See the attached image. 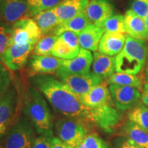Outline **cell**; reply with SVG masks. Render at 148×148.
Here are the masks:
<instances>
[{
    "label": "cell",
    "instance_id": "obj_1",
    "mask_svg": "<svg viewBox=\"0 0 148 148\" xmlns=\"http://www.w3.org/2000/svg\"><path fill=\"white\" fill-rule=\"evenodd\" d=\"M29 82L47 99L56 112L86 124L90 123V108L85 106L80 97L58 78L48 74H38L29 77Z\"/></svg>",
    "mask_w": 148,
    "mask_h": 148
},
{
    "label": "cell",
    "instance_id": "obj_2",
    "mask_svg": "<svg viewBox=\"0 0 148 148\" xmlns=\"http://www.w3.org/2000/svg\"><path fill=\"white\" fill-rule=\"evenodd\" d=\"M22 110L24 116L32 122L38 134L52 130V114L47 101L40 92L31 86L22 96Z\"/></svg>",
    "mask_w": 148,
    "mask_h": 148
},
{
    "label": "cell",
    "instance_id": "obj_3",
    "mask_svg": "<svg viewBox=\"0 0 148 148\" xmlns=\"http://www.w3.org/2000/svg\"><path fill=\"white\" fill-rule=\"evenodd\" d=\"M122 51L115 57V71L136 75L145 65L147 58V48L145 40L136 39L129 35Z\"/></svg>",
    "mask_w": 148,
    "mask_h": 148
},
{
    "label": "cell",
    "instance_id": "obj_4",
    "mask_svg": "<svg viewBox=\"0 0 148 148\" xmlns=\"http://www.w3.org/2000/svg\"><path fill=\"white\" fill-rule=\"evenodd\" d=\"M22 96L16 84L10 86L0 97V138L5 135L18 121L22 110Z\"/></svg>",
    "mask_w": 148,
    "mask_h": 148
},
{
    "label": "cell",
    "instance_id": "obj_5",
    "mask_svg": "<svg viewBox=\"0 0 148 148\" xmlns=\"http://www.w3.org/2000/svg\"><path fill=\"white\" fill-rule=\"evenodd\" d=\"M55 129L58 138L73 148L82 143L88 131L84 122L66 116L56 120Z\"/></svg>",
    "mask_w": 148,
    "mask_h": 148
},
{
    "label": "cell",
    "instance_id": "obj_6",
    "mask_svg": "<svg viewBox=\"0 0 148 148\" xmlns=\"http://www.w3.org/2000/svg\"><path fill=\"white\" fill-rule=\"evenodd\" d=\"M36 129L25 116H21L8 131L4 148H32Z\"/></svg>",
    "mask_w": 148,
    "mask_h": 148
},
{
    "label": "cell",
    "instance_id": "obj_7",
    "mask_svg": "<svg viewBox=\"0 0 148 148\" xmlns=\"http://www.w3.org/2000/svg\"><path fill=\"white\" fill-rule=\"evenodd\" d=\"M121 110L114 107V102L90 108V123L102 130L105 132H114L122 119Z\"/></svg>",
    "mask_w": 148,
    "mask_h": 148
},
{
    "label": "cell",
    "instance_id": "obj_8",
    "mask_svg": "<svg viewBox=\"0 0 148 148\" xmlns=\"http://www.w3.org/2000/svg\"><path fill=\"white\" fill-rule=\"evenodd\" d=\"M57 77L74 93L82 96L95 85L103 82V78L95 74H77L66 71L60 68L55 74Z\"/></svg>",
    "mask_w": 148,
    "mask_h": 148
},
{
    "label": "cell",
    "instance_id": "obj_9",
    "mask_svg": "<svg viewBox=\"0 0 148 148\" xmlns=\"http://www.w3.org/2000/svg\"><path fill=\"white\" fill-rule=\"evenodd\" d=\"M41 37V32L34 18H21L12 24L9 45L28 43L35 45Z\"/></svg>",
    "mask_w": 148,
    "mask_h": 148
},
{
    "label": "cell",
    "instance_id": "obj_10",
    "mask_svg": "<svg viewBox=\"0 0 148 148\" xmlns=\"http://www.w3.org/2000/svg\"><path fill=\"white\" fill-rule=\"evenodd\" d=\"M109 90L114 106L121 111L134 108L141 98L139 90L132 86L110 84Z\"/></svg>",
    "mask_w": 148,
    "mask_h": 148
},
{
    "label": "cell",
    "instance_id": "obj_11",
    "mask_svg": "<svg viewBox=\"0 0 148 148\" xmlns=\"http://www.w3.org/2000/svg\"><path fill=\"white\" fill-rule=\"evenodd\" d=\"M80 49L78 35L66 31L58 36L51 56L62 59L73 58L78 54Z\"/></svg>",
    "mask_w": 148,
    "mask_h": 148
},
{
    "label": "cell",
    "instance_id": "obj_12",
    "mask_svg": "<svg viewBox=\"0 0 148 148\" xmlns=\"http://www.w3.org/2000/svg\"><path fill=\"white\" fill-rule=\"evenodd\" d=\"M35 45H10L3 53L1 61L11 71L21 69L25 65L32 52Z\"/></svg>",
    "mask_w": 148,
    "mask_h": 148
},
{
    "label": "cell",
    "instance_id": "obj_13",
    "mask_svg": "<svg viewBox=\"0 0 148 148\" xmlns=\"http://www.w3.org/2000/svg\"><path fill=\"white\" fill-rule=\"evenodd\" d=\"M62 58L53 56L32 54L27 60L29 77L38 74H56L62 65Z\"/></svg>",
    "mask_w": 148,
    "mask_h": 148
},
{
    "label": "cell",
    "instance_id": "obj_14",
    "mask_svg": "<svg viewBox=\"0 0 148 148\" xmlns=\"http://www.w3.org/2000/svg\"><path fill=\"white\" fill-rule=\"evenodd\" d=\"M27 10V0H0V21L12 24Z\"/></svg>",
    "mask_w": 148,
    "mask_h": 148
},
{
    "label": "cell",
    "instance_id": "obj_15",
    "mask_svg": "<svg viewBox=\"0 0 148 148\" xmlns=\"http://www.w3.org/2000/svg\"><path fill=\"white\" fill-rule=\"evenodd\" d=\"M80 99L85 106L90 108L113 103L106 81L94 86L88 92L80 96Z\"/></svg>",
    "mask_w": 148,
    "mask_h": 148
},
{
    "label": "cell",
    "instance_id": "obj_16",
    "mask_svg": "<svg viewBox=\"0 0 148 148\" xmlns=\"http://www.w3.org/2000/svg\"><path fill=\"white\" fill-rule=\"evenodd\" d=\"M93 56L90 51L81 48L76 56L71 59H62L61 69L73 73L89 74Z\"/></svg>",
    "mask_w": 148,
    "mask_h": 148
},
{
    "label": "cell",
    "instance_id": "obj_17",
    "mask_svg": "<svg viewBox=\"0 0 148 148\" xmlns=\"http://www.w3.org/2000/svg\"><path fill=\"white\" fill-rule=\"evenodd\" d=\"M91 23L100 26L113 14V6L109 0H90L85 10Z\"/></svg>",
    "mask_w": 148,
    "mask_h": 148
},
{
    "label": "cell",
    "instance_id": "obj_18",
    "mask_svg": "<svg viewBox=\"0 0 148 148\" xmlns=\"http://www.w3.org/2000/svg\"><path fill=\"white\" fill-rule=\"evenodd\" d=\"M88 3V0H62L53 8V11L62 23L85 11Z\"/></svg>",
    "mask_w": 148,
    "mask_h": 148
},
{
    "label": "cell",
    "instance_id": "obj_19",
    "mask_svg": "<svg viewBox=\"0 0 148 148\" xmlns=\"http://www.w3.org/2000/svg\"><path fill=\"white\" fill-rule=\"evenodd\" d=\"M126 36L121 33L105 32L99 42V52L110 56L118 55L124 47Z\"/></svg>",
    "mask_w": 148,
    "mask_h": 148
},
{
    "label": "cell",
    "instance_id": "obj_20",
    "mask_svg": "<svg viewBox=\"0 0 148 148\" xmlns=\"http://www.w3.org/2000/svg\"><path fill=\"white\" fill-rule=\"evenodd\" d=\"M125 31L127 35L136 39H148L145 19L130 9L124 15Z\"/></svg>",
    "mask_w": 148,
    "mask_h": 148
},
{
    "label": "cell",
    "instance_id": "obj_21",
    "mask_svg": "<svg viewBox=\"0 0 148 148\" xmlns=\"http://www.w3.org/2000/svg\"><path fill=\"white\" fill-rule=\"evenodd\" d=\"M105 31L102 27L90 23L78 34L79 45L82 49L96 51Z\"/></svg>",
    "mask_w": 148,
    "mask_h": 148
},
{
    "label": "cell",
    "instance_id": "obj_22",
    "mask_svg": "<svg viewBox=\"0 0 148 148\" xmlns=\"http://www.w3.org/2000/svg\"><path fill=\"white\" fill-rule=\"evenodd\" d=\"M115 71V57L103 54L100 52L93 53L92 72L103 79H107Z\"/></svg>",
    "mask_w": 148,
    "mask_h": 148
},
{
    "label": "cell",
    "instance_id": "obj_23",
    "mask_svg": "<svg viewBox=\"0 0 148 148\" xmlns=\"http://www.w3.org/2000/svg\"><path fill=\"white\" fill-rule=\"evenodd\" d=\"M121 134L139 148H148V132L136 123L130 121L126 122L121 127Z\"/></svg>",
    "mask_w": 148,
    "mask_h": 148
},
{
    "label": "cell",
    "instance_id": "obj_24",
    "mask_svg": "<svg viewBox=\"0 0 148 148\" xmlns=\"http://www.w3.org/2000/svg\"><path fill=\"white\" fill-rule=\"evenodd\" d=\"M33 18L39 27L42 36L53 34L60 23L53 11V8L42 11L34 16Z\"/></svg>",
    "mask_w": 148,
    "mask_h": 148
},
{
    "label": "cell",
    "instance_id": "obj_25",
    "mask_svg": "<svg viewBox=\"0 0 148 148\" xmlns=\"http://www.w3.org/2000/svg\"><path fill=\"white\" fill-rule=\"evenodd\" d=\"M90 23H91L88 19L86 12L84 11L69 19V21L60 23L55 29L53 34L59 36L62 33L69 31L76 33L78 35Z\"/></svg>",
    "mask_w": 148,
    "mask_h": 148
},
{
    "label": "cell",
    "instance_id": "obj_26",
    "mask_svg": "<svg viewBox=\"0 0 148 148\" xmlns=\"http://www.w3.org/2000/svg\"><path fill=\"white\" fill-rule=\"evenodd\" d=\"M129 121L148 132V108L141 103L129 110L127 114Z\"/></svg>",
    "mask_w": 148,
    "mask_h": 148
},
{
    "label": "cell",
    "instance_id": "obj_27",
    "mask_svg": "<svg viewBox=\"0 0 148 148\" xmlns=\"http://www.w3.org/2000/svg\"><path fill=\"white\" fill-rule=\"evenodd\" d=\"M108 84H118L128 86L136 88H141V81L137 76L132 74L116 72L106 79Z\"/></svg>",
    "mask_w": 148,
    "mask_h": 148
},
{
    "label": "cell",
    "instance_id": "obj_28",
    "mask_svg": "<svg viewBox=\"0 0 148 148\" xmlns=\"http://www.w3.org/2000/svg\"><path fill=\"white\" fill-rule=\"evenodd\" d=\"M62 0H27L25 17H34L42 11L54 8Z\"/></svg>",
    "mask_w": 148,
    "mask_h": 148
},
{
    "label": "cell",
    "instance_id": "obj_29",
    "mask_svg": "<svg viewBox=\"0 0 148 148\" xmlns=\"http://www.w3.org/2000/svg\"><path fill=\"white\" fill-rule=\"evenodd\" d=\"M58 36L53 34L43 36L35 44L32 54L38 56H51V51Z\"/></svg>",
    "mask_w": 148,
    "mask_h": 148
},
{
    "label": "cell",
    "instance_id": "obj_30",
    "mask_svg": "<svg viewBox=\"0 0 148 148\" xmlns=\"http://www.w3.org/2000/svg\"><path fill=\"white\" fill-rule=\"evenodd\" d=\"M106 32L121 33L126 32L125 27L124 16L122 14H114L110 16L100 25Z\"/></svg>",
    "mask_w": 148,
    "mask_h": 148
},
{
    "label": "cell",
    "instance_id": "obj_31",
    "mask_svg": "<svg viewBox=\"0 0 148 148\" xmlns=\"http://www.w3.org/2000/svg\"><path fill=\"white\" fill-rule=\"evenodd\" d=\"M12 25L0 21V60L9 46Z\"/></svg>",
    "mask_w": 148,
    "mask_h": 148
},
{
    "label": "cell",
    "instance_id": "obj_32",
    "mask_svg": "<svg viewBox=\"0 0 148 148\" xmlns=\"http://www.w3.org/2000/svg\"><path fill=\"white\" fill-rule=\"evenodd\" d=\"M53 137V131L41 134L35 138L32 148H51Z\"/></svg>",
    "mask_w": 148,
    "mask_h": 148
},
{
    "label": "cell",
    "instance_id": "obj_33",
    "mask_svg": "<svg viewBox=\"0 0 148 148\" xmlns=\"http://www.w3.org/2000/svg\"><path fill=\"white\" fill-rule=\"evenodd\" d=\"M12 76L5 66L0 63V97L12 83Z\"/></svg>",
    "mask_w": 148,
    "mask_h": 148
},
{
    "label": "cell",
    "instance_id": "obj_34",
    "mask_svg": "<svg viewBox=\"0 0 148 148\" xmlns=\"http://www.w3.org/2000/svg\"><path fill=\"white\" fill-rule=\"evenodd\" d=\"M84 147L86 148H103L106 142L95 133L86 134L82 140Z\"/></svg>",
    "mask_w": 148,
    "mask_h": 148
},
{
    "label": "cell",
    "instance_id": "obj_35",
    "mask_svg": "<svg viewBox=\"0 0 148 148\" xmlns=\"http://www.w3.org/2000/svg\"><path fill=\"white\" fill-rule=\"evenodd\" d=\"M131 10L145 19L148 13V0H134L131 5Z\"/></svg>",
    "mask_w": 148,
    "mask_h": 148
},
{
    "label": "cell",
    "instance_id": "obj_36",
    "mask_svg": "<svg viewBox=\"0 0 148 148\" xmlns=\"http://www.w3.org/2000/svg\"><path fill=\"white\" fill-rule=\"evenodd\" d=\"M114 147L115 148H139L124 136L117 138L114 140Z\"/></svg>",
    "mask_w": 148,
    "mask_h": 148
},
{
    "label": "cell",
    "instance_id": "obj_37",
    "mask_svg": "<svg viewBox=\"0 0 148 148\" xmlns=\"http://www.w3.org/2000/svg\"><path fill=\"white\" fill-rule=\"evenodd\" d=\"M51 148H73L71 146L68 145L64 142H62L60 138L53 137L52 139V143H51Z\"/></svg>",
    "mask_w": 148,
    "mask_h": 148
},
{
    "label": "cell",
    "instance_id": "obj_38",
    "mask_svg": "<svg viewBox=\"0 0 148 148\" xmlns=\"http://www.w3.org/2000/svg\"><path fill=\"white\" fill-rule=\"evenodd\" d=\"M141 99L144 104L148 106V82L144 85L143 92L141 95Z\"/></svg>",
    "mask_w": 148,
    "mask_h": 148
},
{
    "label": "cell",
    "instance_id": "obj_39",
    "mask_svg": "<svg viewBox=\"0 0 148 148\" xmlns=\"http://www.w3.org/2000/svg\"><path fill=\"white\" fill-rule=\"evenodd\" d=\"M145 74H146V79L148 82V56L146 60V66H145Z\"/></svg>",
    "mask_w": 148,
    "mask_h": 148
},
{
    "label": "cell",
    "instance_id": "obj_40",
    "mask_svg": "<svg viewBox=\"0 0 148 148\" xmlns=\"http://www.w3.org/2000/svg\"><path fill=\"white\" fill-rule=\"evenodd\" d=\"M145 24H146V27H147V36H148V13L147 14V16H146L145 18Z\"/></svg>",
    "mask_w": 148,
    "mask_h": 148
},
{
    "label": "cell",
    "instance_id": "obj_41",
    "mask_svg": "<svg viewBox=\"0 0 148 148\" xmlns=\"http://www.w3.org/2000/svg\"><path fill=\"white\" fill-rule=\"evenodd\" d=\"M74 148H86V147H84V144H83V143L82 142V143H80L79 144H78V145H77L76 147H74Z\"/></svg>",
    "mask_w": 148,
    "mask_h": 148
},
{
    "label": "cell",
    "instance_id": "obj_42",
    "mask_svg": "<svg viewBox=\"0 0 148 148\" xmlns=\"http://www.w3.org/2000/svg\"><path fill=\"white\" fill-rule=\"evenodd\" d=\"M103 148H111V147H110V146H109L106 143H105V144H104V145H103Z\"/></svg>",
    "mask_w": 148,
    "mask_h": 148
},
{
    "label": "cell",
    "instance_id": "obj_43",
    "mask_svg": "<svg viewBox=\"0 0 148 148\" xmlns=\"http://www.w3.org/2000/svg\"><path fill=\"white\" fill-rule=\"evenodd\" d=\"M0 148H4V147H1V146H0Z\"/></svg>",
    "mask_w": 148,
    "mask_h": 148
}]
</instances>
